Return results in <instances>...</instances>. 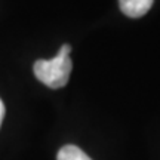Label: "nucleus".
<instances>
[{"label":"nucleus","instance_id":"obj_1","mask_svg":"<svg viewBox=\"0 0 160 160\" xmlns=\"http://www.w3.org/2000/svg\"><path fill=\"white\" fill-rule=\"evenodd\" d=\"M71 46L65 43L59 48L57 57L52 59H37L33 65L34 76L37 79L52 89H59L67 85L71 74L73 62L70 59Z\"/></svg>","mask_w":160,"mask_h":160},{"label":"nucleus","instance_id":"obj_3","mask_svg":"<svg viewBox=\"0 0 160 160\" xmlns=\"http://www.w3.org/2000/svg\"><path fill=\"white\" fill-rule=\"evenodd\" d=\"M57 160H92V159L82 148H79L77 145L68 144V145H64L62 148L58 151Z\"/></svg>","mask_w":160,"mask_h":160},{"label":"nucleus","instance_id":"obj_2","mask_svg":"<svg viewBox=\"0 0 160 160\" xmlns=\"http://www.w3.org/2000/svg\"><path fill=\"white\" fill-rule=\"evenodd\" d=\"M154 0H119V6L126 17L139 18L145 15Z\"/></svg>","mask_w":160,"mask_h":160},{"label":"nucleus","instance_id":"obj_4","mask_svg":"<svg viewBox=\"0 0 160 160\" xmlns=\"http://www.w3.org/2000/svg\"><path fill=\"white\" fill-rule=\"evenodd\" d=\"M3 117H5V104H3V101L0 99V126H2Z\"/></svg>","mask_w":160,"mask_h":160}]
</instances>
